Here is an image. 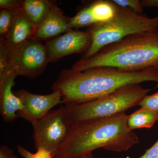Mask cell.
<instances>
[{
	"mask_svg": "<svg viewBox=\"0 0 158 158\" xmlns=\"http://www.w3.org/2000/svg\"><path fill=\"white\" fill-rule=\"evenodd\" d=\"M139 106L158 112V92L152 95H146L140 102Z\"/></svg>",
	"mask_w": 158,
	"mask_h": 158,
	"instance_id": "obj_21",
	"label": "cell"
},
{
	"mask_svg": "<svg viewBox=\"0 0 158 158\" xmlns=\"http://www.w3.org/2000/svg\"><path fill=\"white\" fill-rule=\"evenodd\" d=\"M18 10L11 11L8 9H2L1 11L0 34L1 35V37L6 38L9 34L14 22L15 14Z\"/></svg>",
	"mask_w": 158,
	"mask_h": 158,
	"instance_id": "obj_17",
	"label": "cell"
},
{
	"mask_svg": "<svg viewBox=\"0 0 158 158\" xmlns=\"http://www.w3.org/2000/svg\"><path fill=\"white\" fill-rule=\"evenodd\" d=\"M18 152L24 158H52L53 157L50 152L42 148L37 150L35 153H32L20 145H18Z\"/></svg>",
	"mask_w": 158,
	"mask_h": 158,
	"instance_id": "obj_20",
	"label": "cell"
},
{
	"mask_svg": "<svg viewBox=\"0 0 158 158\" xmlns=\"http://www.w3.org/2000/svg\"><path fill=\"white\" fill-rule=\"evenodd\" d=\"M36 31L22 8L16 12L9 34L4 38L9 49L11 50L27 40L33 39Z\"/></svg>",
	"mask_w": 158,
	"mask_h": 158,
	"instance_id": "obj_12",
	"label": "cell"
},
{
	"mask_svg": "<svg viewBox=\"0 0 158 158\" xmlns=\"http://www.w3.org/2000/svg\"><path fill=\"white\" fill-rule=\"evenodd\" d=\"M53 5L45 0L22 1L23 10L36 29L45 19Z\"/></svg>",
	"mask_w": 158,
	"mask_h": 158,
	"instance_id": "obj_13",
	"label": "cell"
},
{
	"mask_svg": "<svg viewBox=\"0 0 158 158\" xmlns=\"http://www.w3.org/2000/svg\"><path fill=\"white\" fill-rule=\"evenodd\" d=\"M11 158H18L16 156H13Z\"/></svg>",
	"mask_w": 158,
	"mask_h": 158,
	"instance_id": "obj_27",
	"label": "cell"
},
{
	"mask_svg": "<svg viewBox=\"0 0 158 158\" xmlns=\"http://www.w3.org/2000/svg\"><path fill=\"white\" fill-rule=\"evenodd\" d=\"M14 156V152L6 146L0 148V158H11Z\"/></svg>",
	"mask_w": 158,
	"mask_h": 158,
	"instance_id": "obj_24",
	"label": "cell"
},
{
	"mask_svg": "<svg viewBox=\"0 0 158 158\" xmlns=\"http://www.w3.org/2000/svg\"><path fill=\"white\" fill-rule=\"evenodd\" d=\"M89 7L96 23L108 21L116 13V6L112 1H97Z\"/></svg>",
	"mask_w": 158,
	"mask_h": 158,
	"instance_id": "obj_15",
	"label": "cell"
},
{
	"mask_svg": "<svg viewBox=\"0 0 158 158\" xmlns=\"http://www.w3.org/2000/svg\"><path fill=\"white\" fill-rule=\"evenodd\" d=\"M62 11L53 5L45 19L37 28L33 39L40 41L72 30Z\"/></svg>",
	"mask_w": 158,
	"mask_h": 158,
	"instance_id": "obj_11",
	"label": "cell"
},
{
	"mask_svg": "<svg viewBox=\"0 0 158 158\" xmlns=\"http://www.w3.org/2000/svg\"><path fill=\"white\" fill-rule=\"evenodd\" d=\"M32 125L36 149H45L52 155L65 141L72 125L65 106L50 111Z\"/></svg>",
	"mask_w": 158,
	"mask_h": 158,
	"instance_id": "obj_6",
	"label": "cell"
},
{
	"mask_svg": "<svg viewBox=\"0 0 158 158\" xmlns=\"http://www.w3.org/2000/svg\"><path fill=\"white\" fill-rule=\"evenodd\" d=\"M96 23L92 16L89 6L79 11L72 18L69 19V24L71 29L90 27Z\"/></svg>",
	"mask_w": 158,
	"mask_h": 158,
	"instance_id": "obj_16",
	"label": "cell"
},
{
	"mask_svg": "<svg viewBox=\"0 0 158 158\" xmlns=\"http://www.w3.org/2000/svg\"><path fill=\"white\" fill-rule=\"evenodd\" d=\"M15 94L23 106L17 112L18 116L31 123L45 116L54 107L63 103L61 94L56 90L47 95L35 94L25 90H18Z\"/></svg>",
	"mask_w": 158,
	"mask_h": 158,
	"instance_id": "obj_8",
	"label": "cell"
},
{
	"mask_svg": "<svg viewBox=\"0 0 158 158\" xmlns=\"http://www.w3.org/2000/svg\"><path fill=\"white\" fill-rule=\"evenodd\" d=\"M52 158H59L53 156ZM75 158H94L93 155H92V153H91L88 154L86 155L82 156L79 157Z\"/></svg>",
	"mask_w": 158,
	"mask_h": 158,
	"instance_id": "obj_26",
	"label": "cell"
},
{
	"mask_svg": "<svg viewBox=\"0 0 158 158\" xmlns=\"http://www.w3.org/2000/svg\"><path fill=\"white\" fill-rule=\"evenodd\" d=\"M91 41L88 31L71 30L45 44L48 62H56L72 54L85 53L90 47Z\"/></svg>",
	"mask_w": 158,
	"mask_h": 158,
	"instance_id": "obj_9",
	"label": "cell"
},
{
	"mask_svg": "<svg viewBox=\"0 0 158 158\" xmlns=\"http://www.w3.org/2000/svg\"><path fill=\"white\" fill-rule=\"evenodd\" d=\"M9 49L5 40L1 37L0 44V78H2L9 70Z\"/></svg>",
	"mask_w": 158,
	"mask_h": 158,
	"instance_id": "obj_18",
	"label": "cell"
},
{
	"mask_svg": "<svg viewBox=\"0 0 158 158\" xmlns=\"http://www.w3.org/2000/svg\"><path fill=\"white\" fill-rule=\"evenodd\" d=\"M151 90L143 88L139 84H131L101 98L79 104L65 106V107L73 124L125 113L128 109L139 105Z\"/></svg>",
	"mask_w": 158,
	"mask_h": 158,
	"instance_id": "obj_5",
	"label": "cell"
},
{
	"mask_svg": "<svg viewBox=\"0 0 158 158\" xmlns=\"http://www.w3.org/2000/svg\"><path fill=\"white\" fill-rule=\"evenodd\" d=\"M112 1L117 6L131 9L138 14H143V7L141 6V1L139 0H113Z\"/></svg>",
	"mask_w": 158,
	"mask_h": 158,
	"instance_id": "obj_19",
	"label": "cell"
},
{
	"mask_svg": "<svg viewBox=\"0 0 158 158\" xmlns=\"http://www.w3.org/2000/svg\"><path fill=\"white\" fill-rule=\"evenodd\" d=\"M139 158H158V140L143 155Z\"/></svg>",
	"mask_w": 158,
	"mask_h": 158,
	"instance_id": "obj_23",
	"label": "cell"
},
{
	"mask_svg": "<svg viewBox=\"0 0 158 158\" xmlns=\"http://www.w3.org/2000/svg\"><path fill=\"white\" fill-rule=\"evenodd\" d=\"M158 119V112L141 107L128 116V127L131 131L137 129L150 128Z\"/></svg>",
	"mask_w": 158,
	"mask_h": 158,
	"instance_id": "obj_14",
	"label": "cell"
},
{
	"mask_svg": "<svg viewBox=\"0 0 158 158\" xmlns=\"http://www.w3.org/2000/svg\"><path fill=\"white\" fill-rule=\"evenodd\" d=\"M147 81L158 83V69L127 71L110 67H100L82 71H62L53 85L65 106L83 103L101 98L119 88Z\"/></svg>",
	"mask_w": 158,
	"mask_h": 158,
	"instance_id": "obj_1",
	"label": "cell"
},
{
	"mask_svg": "<svg viewBox=\"0 0 158 158\" xmlns=\"http://www.w3.org/2000/svg\"><path fill=\"white\" fill-rule=\"evenodd\" d=\"M100 67L127 71L158 69V31L129 35L106 46L88 59H80L72 69L82 71Z\"/></svg>",
	"mask_w": 158,
	"mask_h": 158,
	"instance_id": "obj_3",
	"label": "cell"
},
{
	"mask_svg": "<svg viewBox=\"0 0 158 158\" xmlns=\"http://www.w3.org/2000/svg\"><path fill=\"white\" fill-rule=\"evenodd\" d=\"M1 9H8L11 11H17L23 8L22 1L15 0H1Z\"/></svg>",
	"mask_w": 158,
	"mask_h": 158,
	"instance_id": "obj_22",
	"label": "cell"
},
{
	"mask_svg": "<svg viewBox=\"0 0 158 158\" xmlns=\"http://www.w3.org/2000/svg\"><path fill=\"white\" fill-rule=\"evenodd\" d=\"M125 113L94 118L72 124L67 138L53 156L75 158L98 148L125 152L138 144L139 138L128 127Z\"/></svg>",
	"mask_w": 158,
	"mask_h": 158,
	"instance_id": "obj_2",
	"label": "cell"
},
{
	"mask_svg": "<svg viewBox=\"0 0 158 158\" xmlns=\"http://www.w3.org/2000/svg\"><path fill=\"white\" fill-rule=\"evenodd\" d=\"M115 5L116 11L113 18L105 22L96 23L87 31L91 37V44L81 59H88L106 46L129 35L158 31V15L149 18Z\"/></svg>",
	"mask_w": 158,
	"mask_h": 158,
	"instance_id": "obj_4",
	"label": "cell"
},
{
	"mask_svg": "<svg viewBox=\"0 0 158 158\" xmlns=\"http://www.w3.org/2000/svg\"><path fill=\"white\" fill-rule=\"evenodd\" d=\"M16 76L9 70L3 77L0 78L1 115L6 122H14L18 117L17 112L23 108L21 100L12 92Z\"/></svg>",
	"mask_w": 158,
	"mask_h": 158,
	"instance_id": "obj_10",
	"label": "cell"
},
{
	"mask_svg": "<svg viewBox=\"0 0 158 158\" xmlns=\"http://www.w3.org/2000/svg\"><path fill=\"white\" fill-rule=\"evenodd\" d=\"M48 62L45 45L35 40H27L9 52V70L17 76L37 77Z\"/></svg>",
	"mask_w": 158,
	"mask_h": 158,
	"instance_id": "obj_7",
	"label": "cell"
},
{
	"mask_svg": "<svg viewBox=\"0 0 158 158\" xmlns=\"http://www.w3.org/2000/svg\"><path fill=\"white\" fill-rule=\"evenodd\" d=\"M141 5L142 7L158 9V0H142L141 1Z\"/></svg>",
	"mask_w": 158,
	"mask_h": 158,
	"instance_id": "obj_25",
	"label": "cell"
}]
</instances>
